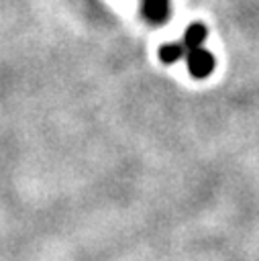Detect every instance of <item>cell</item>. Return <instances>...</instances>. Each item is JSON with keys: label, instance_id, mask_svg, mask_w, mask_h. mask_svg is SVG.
Instances as JSON below:
<instances>
[{"label": "cell", "instance_id": "1", "mask_svg": "<svg viewBox=\"0 0 259 261\" xmlns=\"http://www.w3.org/2000/svg\"><path fill=\"white\" fill-rule=\"evenodd\" d=\"M186 61H188V69H190V73L194 77H206L214 69V57H212V53L206 51V49H202V47L188 51Z\"/></svg>", "mask_w": 259, "mask_h": 261}, {"label": "cell", "instance_id": "4", "mask_svg": "<svg viewBox=\"0 0 259 261\" xmlns=\"http://www.w3.org/2000/svg\"><path fill=\"white\" fill-rule=\"evenodd\" d=\"M186 53V47L179 45V43H167L159 49V59L163 63H175L177 59H182Z\"/></svg>", "mask_w": 259, "mask_h": 261}, {"label": "cell", "instance_id": "3", "mask_svg": "<svg viewBox=\"0 0 259 261\" xmlns=\"http://www.w3.org/2000/svg\"><path fill=\"white\" fill-rule=\"evenodd\" d=\"M204 39H206V27L200 24V22L190 24V27L186 29V37H184V47H186V51L198 49Z\"/></svg>", "mask_w": 259, "mask_h": 261}, {"label": "cell", "instance_id": "2", "mask_svg": "<svg viewBox=\"0 0 259 261\" xmlns=\"http://www.w3.org/2000/svg\"><path fill=\"white\" fill-rule=\"evenodd\" d=\"M169 12L167 0H143V14L151 22H163Z\"/></svg>", "mask_w": 259, "mask_h": 261}]
</instances>
